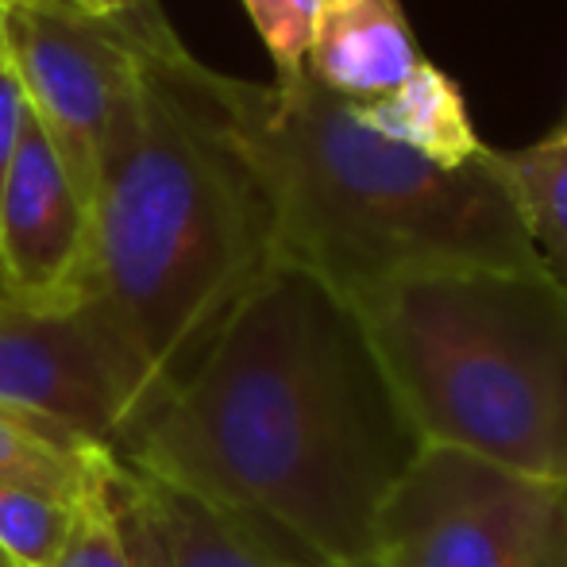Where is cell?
I'll return each mask as SVG.
<instances>
[{"instance_id":"1","label":"cell","mask_w":567,"mask_h":567,"mask_svg":"<svg viewBox=\"0 0 567 567\" xmlns=\"http://www.w3.org/2000/svg\"><path fill=\"white\" fill-rule=\"evenodd\" d=\"M421 449L351 301L275 259L120 463L355 564Z\"/></svg>"},{"instance_id":"2","label":"cell","mask_w":567,"mask_h":567,"mask_svg":"<svg viewBox=\"0 0 567 567\" xmlns=\"http://www.w3.org/2000/svg\"><path fill=\"white\" fill-rule=\"evenodd\" d=\"M270 262V209L205 90V62L158 0H143L132 78L101 140L78 298L116 374L127 444L186 386Z\"/></svg>"},{"instance_id":"3","label":"cell","mask_w":567,"mask_h":567,"mask_svg":"<svg viewBox=\"0 0 567 567\" xmlns=\"http://www.w3.org/2000/svg\"><path fill=\"white\" fill-rule=\"evenodd\" d=\"M205 90L270 209L275 259L343 298L436 270H545L494 147L441 171L309 74L259 85L205 66Z\"/></svg>"},{"instance_id":"4","label":"cell","mask_w":567,"mask_h":567,"mask_svg":"<svg viewBox=\"0 0 567 567\" xmlns=\"http://www.w3.org/2000/svg\"><path fill=\"white\" fill-rule=\"evenodd\" d=\"M348 301L425 449L567 486V293L545 270H436Z\"/></svg>"},{"instance_id":"5","label":"cell","mask_w":567,"mask_h":567,"mask_svg":"<svg viewBox=\"0 0 567 567\" xmlns=\"http://www.w3.org/2000/svg\"><path fill=\"white\" fill-rule=\"evenodd\" d=\"M379 567H567V486L421 449L374 522Z\"/></svg>"},{"instance_id":"6","label":"cell","mask_w":567,"mask_h":567,"mask_svg":"<svg viewBox=\"0 0 567 567\" xmlns=\"http://www.w3.org/2000/svg\"><path fill=\"white\" fill-rule=\"evenodd\" d=\"M4 66L78 194L93 202L109 113L135 66V8L97 20L70 0H8Z\"/></svg>"},{"instance_id":"7","label":"cell","mask_w":567,"mask_h":567,"mask_svg":"<svg viewBox=\"0 0 567 567\" xmlns=\"http://www.w3.org/2000/svg\"><path fill=\"white\" fill-rule=\"evenodd\" d=\"M0 405L35 413L120 460L127 413L82 309H0Z\"/></svg>"},{"instance_id":"8","label":"cell","mask_w":567,"mask_h":567,"mask_svg":"<svg viewBox=\"0 0 567 567\" xmlns=\"http://www.w3.org/2000/svg\"><path fill=\"white\" fill-rule=\"evenodd\" d=\"M90 262V202L23 105L0 202V275L20 309H74Z\"/></svg>"},{"instance_id":"9","label":"cell","mask_w":567,"mask_h":567,"mask_svg":"<svg viewBox=\"0 0 567 567\" xmlns=\"http://www.w3.org/2000/svg\"><path fill=\"white\" fill-rule=\"evenodd\" d=\"M421 62L402 0H321L306 74L351 105L386 97Z\"/></svg>"},{"instance_id":"10","label":"cell","mask_w":567,"mask_h":567,"mask_svg":"<svg viewBox=\"0 0 567 567\" xmlns=\"http://www.w3.org/2000/svg\"><path fill=\"white\" fill-rule=\"evenodd\" d=\"M127 475L147 498V509L155 517L158 537H163L174 567H379L374 556L355 564L324 560V556L309 553L306 545L255 522V517L209 506L194 494H182L166 483L135 475V471H127Z\"/></svg>"},{"instance_id":"11","label":"cell","mask_w":567,"mask_h":567,"mask_svg":"<svg viewBox=\"0 0 567 567\" xmlns=\"http://www.w3.org/2000/svg\"><path fill=\"white\" fill-rule=\"evenodd\" d=\"M355 116L371 132L386 135L390 143L413 151L441 171H467L491 151L471 124L467 101L455 78L425 59L386 97L355 105Z\"/></svg>"},{"instance_id":"12","label":"cell","mask_w":567,"mask_h":567,"mask_svg":"<svg viewBox=\"0 0 567 567\" xmlns=\"http://www.w3.org/2000/svg\"><path fill=\"white\" fill-rule=\"evenodd\" d=\"M116 455L35 413L0 405V483L78 502Z\"/></svg>"},{"instance_id":"13","label":"cell","mask_w":567,"mask_h":567,"mask_svg":"<svg viewBox=\"0 0 567 567\" xmlns=\"http://www.w3.org/2000/svg\"><path fill=\"white\" fill-rule=\"evenodd\" d=\"M545 275L567 293V127L517 151H491Z\"/></svg>"},{"instance_id":"14","label":"cell","mask_w":567,"mask_h":567,"mask_svg":"<svg viewBox=\"0 0 567 567\" xmlns=\"http://www.w3.org/2000/svg\"><path fill=\"white\" fill-rule=\"evenodd\" d=\"M78 502L0 483V548L16 567H51L74 525Z\"/></svg>"},{"instance_id":"15","label":"cell","mask_w":567,"mask_h":567,"mask_svg":"<svg viewBox=\"0 0 567 567\" xmlns=\"http://www.w3.org/2000/svg\"><path fill=\"white\" fill-rule=\"evenodd\" d=\"M116 475L120 463L113 460L105 475L78 498L74 525H70L66 545L59 548L51 567H135L124 529H120Z\"/></svg>"},{"instance_id":"16","label":"cell","mask_w":567,"mask_h":567,"mask_svg":"<svg viewBox=\"0 0 567 567\" xmlns=\"http://www.w3.org/2000/svg\"><path fill=\"white\" fill-rule=\"evenodd\" d=\"M244 12L251 16L255 31L275 62V82L306 74V54L313 43L321 0H244Z\"/></svg>"},{"instance_id":"17","label":"cell","mask_w":567,"mask_h":567,"mask_svg":"<svg viewBox=\"0 0 567 567\" xmlns=\"http://www.w3.org/2000/svg\"><path fill=\"white\" fill-rule=\"evenodd\" d=\"M116 498H120V529H124L127 553H132L135 567H174L163 537H158L155 517L147 509V498H143V491L135 486V478L124 467L116 475Z\"/></svg>"},{"instance_id":"18","label":"cell","mask_w":567,"mask_h":567,"mask_svg":"<svg viewBox=\"0 0 567 567\" xmlns=\"http://www.w3.org/2000/svg\"><path fill=\"white\" fill-rule=\"evenodd\" d=\"M20 116H23V93H20V85H16L12 70L0 66V202H4L8 174H12V163H16Z\"/></svg>"},{"instance_id":"19","label":"cell","mask_w":567,"mask_h":567,"mask_svg":"<svg viewBox=\"0 0 567 567\" xmlns=\"http://www.w3.org/2000/svg\"><path fill=\"white\" fill-rule=\"evenodd\" d=\"M70 4L85 16H97V20H113V16H124V12H132V8H140L143 0H70Z\"/></svg>"},{"instance_id":"20","label":"cell","mask_w":567,"mask_h":567,"mask_svg":"<svg viewBox=\"0 0 567 567\" xmlns=\"http://www.w3.org/2000/svg\"><path fill=\"white\" fill-rule=\"evenodd\" d=\"M4 12H8V0H0V66H4Z\"/></svg>"},{"instance_id":"21","label":"cell","mask_w":567,"mask_h":567,"mask_svg":"<svg viewBox=\"0 0 567 567\" xmlns=\"http://www.w3.org/2000/svg\"><path fill=\"white\" fill-rule=\"evenodd\" d=\"M12 306V298H8V286H4V275H0V309Z\"/></svg>"},{"instance_id":"22","label":"cell","mask_w":567,"mask_h":567,"mask_svg":"<svg viewBox=\"0 0 567 567\" xmlns=\"http://www.w3.org/2000/svg\"><path fill=\"white\" fill-rule=\"evenodd\" d=\"M0 567H16L12 560H8V553H4V548H0Z\"/></svg>"},{"instance_id":"23","label":"cell","mask_w":567,"mask_h":567,"mask_svg":"<svg viewBox=\"0 0 567 567\" xmlns=\"http://www.w3.org/2000/svg\"><path fill=\"white\" fill-rule=\"evenodd\" d=\"M564 127H567V120H564Z\"/></svg>"}]
</instances>
